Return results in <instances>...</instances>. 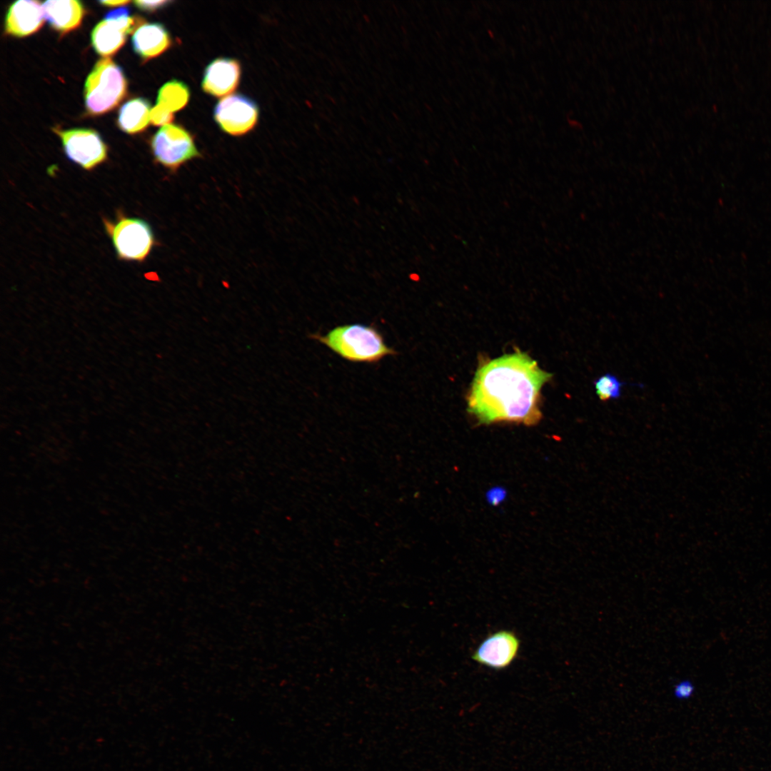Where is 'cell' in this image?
<instances>
[{
  "instance_id": "5b68a950",
  "label": "cell",
  "mask_w": 771,
  "mask_h": 771,
  "mask_svg": "<svg viewBox=\"0 0 771 771\" xmlns=\"http://www.w3.org/2000/svg\"><path fill=\"white\" fill-rule=\"evenodd\" d=\"M151 147L156 161L171 173L187 161L201 157L192 135L178 125L161 128L153 136Z\"/></svg>"
},
{
  "instance_id": "2e32d148",
  "label": "cell",
  "mask_w": 771,
  "mask_h": 771,
  "mask_svg": "<svg viewBox=\"0 0 771 771\" xmlns=\"http://www.w3.org/2000/svg\"><path fill=\"white\" fill-rule=\"evenodd\" d=\"M593 384L599 399L601 401H608L620 397L625 383L613 374L605 373L596 379Z\"/></svg>"
},
{
  "instance_id": "ac0fdd59",
  "label": "cell",
  "mask_w": 771,
  "mask_h": 771,
  "mask_svg": "<svg viewBox=\"0 0 771 771\" xmlns=\"http://www.w3.org/2000/svg\"><path fill=\"white\" fill-rule=\"evenodd\" d=\"M695 690V685L692 681L683 680L675 685L673 695L680 700H687L693 695Z\"/></svg>"
},
{
  "instance_id": "8992f818",
  "label": "cell",
  "mask_w": 771,
  "mask_h": 771,
  "mask_svg": "<svg viewBox=\"0 0 771 771\" xmlns=\"http://www.w3.org/2000/svg\"><path fill=\"white\" fill-rule=\"evenodd\" d=\"M138 17L129 16L127 7L119 8L107 14L91 33V43L96 51L104 56L116 53L125 43L126 34L143 24Z\"/></svg>"
},
{
  "instance_id": "3957f363",
  "label": "cell",
  "mask_w": 771,
  "mask_h": 771,
  "mask_svg": "<svg viewBox=\"0 0 771 771\" xmlns=\"http://www.w3.org/2000/svg\"><path fill=\"white\" fill-rule=\"evenodd\" d=\"M126 93V81L120 66L108 57L99 60L85 84L87 111L94 115L104 114L116 106Z\"/></svg>"
},
{
  "instance_id": "ba28073f",
  "label": "cell",
  "mask_w": 771,
  "mask_h": 771,
  "mask_svg": "<svg viewBox=\"0 0 771 771\" xmlns=\"http://www.w3.org/2000/svg\"><path fill=\"white\" fill-rule=\"evenodd\" d=\"M214 119L219 127L233 136L243 135L251 130L258 117V108L251 99L242 94H232L216 104Z\"/></svg>"
},
{
  "instance_id": "30bf717a",
  "label": "cell",
  "mask_w": 771,
  "mask_h": 771,
  "mask_svg": "<svg viewBox=\"0 0 771 771\" xmlns=\"http://www.w3.org/2000/svg\"><path fill=\"white\" fill-rule=\"evenodd\" d=\"M240 77L241 66L236 59L218 58L206 67L201 87L211 96H224L236 89Z\"/></svg>"
},
{
  "instance_id": "d6986e66",
  "label": "cell",
  "mask_w": 771,
  "mask_h": 771,
  "mask_svg": "<svg viewBox=\"0 0 771 771\" xmlns=\"http://www.w3.org/2000/svg\"><path fill=\"white\" fill-rule=\"evenodd\" d=\"M168 1H136L135 5L144 11H155L169 3Z\"/></svg>"
},
{
  "instance_id": "52a82bcc",
  "label": "cell",
  "mask_w": 771,
  "mask_h": 771,
  "mask_svg": "<svg viewBox=\"0 0 771 771\" xmlns=\"http://www.w3.org/2000/svg\"><path fill=\"white\" fill-rule=\"evenodd\" d=\"M54 131L61 139L68 158L84 169L91 171L106 159L107 147L96 131L86 128Z\"/></svg>"
},
{
  "instance_id": "6da1fadb",
  "label": "cell",
  "mask_w": 771,
  "mask_h": 771,
  "mask_svg": "<svg viewBox=\"0 0 771 771\" xmlns=\"http://www.w3.org/2000/svg\"><path fill=\"white\" fill-rule=\"evenodd\" d=\"M552 375L521 351L485 361L475 374L468 411L480 423L539 421L540 391Z\"/></svg>"
},
{
  "instance_id": "e0dca14e",
  "label": "cell",
  "mask_w": 771,
  "mask_h": 771,
  "mask_svg": "<svg viewBox=\"0 0 771 771\" xmlns=\"http://www.w3.org/2000/svg\"><path fill=\"white\" fill-rule=\"evenodd\" d=\"M151 122L155 126H166L173 119V113L156 104L151 110Z\"/></svg>"
},
{
  "instance_id": "277c9868",
  "label": "cell",
  "mask_w": 771,
  "mask_h": 771,
  "mask_svg": "<svg viewBox=\"0 0 771 771\" xmlns=\"http://www.w3.org/2000/svg\"><path fill=\"white\" fill-rule=\"evenodd\" d=\"M103 222L121 260L142 262L155 245L152 229L144 220L126 217L119 212L115 222L104 218Z\"/></svg>"
},
{
  "instance_id": "7a4b0ae2",
  "label": "cell",
  "mask_w": 771,
  "mask_h": 771,
  "mask_svg": "<svg viewBox=\"0 0 771 771\" xmlns=\"http://www.w3.org/2000/svg\"><path fill=\"white\" fill-rule=\"evenodd\" d=\"M311 338L325 345L342 358L353 363H374L397 353L386 344L381 333L371 325L338 326L325 335L314 333Z\"/></svg>"
},
{
  "instance_id": "4fadbf2b",
  "label": "cell",
  "mask_w": 771,
  "mask_h": 771,
  "mask_svg": "<svg viewBox=\"0 0 771 771\" xmlns=\"http://www.w3.org/2000/svg\"><path fill=\"white\" fill-rule=\"evenodd\" d=\"M42 7L45 19L61 33L78 27L84 14L81 3L75 0H49L42 4Z\"/></svg>"
},
{
  "instance_id": "5bb4252c",
  "label": "cell",
  "mask_w": 771,
  "mask_h": 771,
  "mask_svg": "<svg viewBox=\"0 0 771 771\" xmlns=\"http://www.w3.org/2000/svg\"><path fill=\"white\" fill-rule=\"evenodd\" d=\"M150 114V104L146 99H131L124 104L119 110V126L122 131L128 133L140 132L151 121Z\"/></svg>"
},
{
  "instance_id": "8fae6325",
  "label": "cell",
  "mask_w": 771,
  "mask_h": 771,
  "mask_svg": "<svg viewBox=\"0 0 771 771\" xmlns=\"http://www.w3.org/2000/svg\"><path fill=\"white\" fill-rule=\"evenodd\" d=\"M44 14L42 4L37 1L20 0L9 8L6 16V34L22 37L30 35L43 25Z\"/></svg>"
},
{
  "instance_id": "7c38bea8",
  "label": "cell",
  "mask_w": 771,
  "mask_h": 771,
  "mask_svg": "<svg viewBox=\"0 0 771 771\" xmlns=\"http://www.w3.org/2000/svg\"><path fill=\"white\" fill-rule=\"evenodd\" d=\"M171 43L168 31L159 23L143 24L134 31L132 36L135 52L146 59L159 56L170 47Z\"/></svg>"
},
{
  "instance_id": "44dd1931",
  "label": "cell",
  "mask_w": 771,
  "mask_h": 771,
  "mask_svg": "<svg viewBox=\"0 0 771 771\" xmlns=\"http://www.w3.org/2000/svg\"><path fill=\"white\" fill-rule=\"evenodd\" d=\"M104 6H124L128 3L129 1H99Z\"/></svg>"
},
{
  "instance_id": "ffe728a7",
  "label": "cell",
  "mask_w": 771,
  "mask_h": 771,
  "mask_svg": "<svg viewBox=\"0 0 771 771\" xmlns=\"http://www.w3.org/2000/svg\"><path fill=\"white\" fill-rule=\"evenodd\" d=\"M504 497V492L502 489L495 488L490 492L488 498L491 503H498L502 500Z\"/></svg>"
},
{
  "instance_id": "9a60e30c",
  "label": "cell",
  "mask_w": 771,
  "mask_h": 771,
  "mask_svg": "<svg viewBox=\"0 0 771 771\" xmlns=\"http://www.w3.org/2000/svg\"><path fill=\"white\" fill-rule=\"evenodd\" d=\"M189 96V89L186 84L172 80L160 89L157 104L173 113L183 109L187 104Z\"/></svg>"
},
{
  "instance_id": "9c48e42d",
  "label": "cell",
  "mask_w": 771,
  "mask_h": 771,
  "mask_svg": "<svg viewBox=\"0 0 771 771\" xmlns=\"http://www.w3.org/2000/svg\"><path fill=\"white\" fill-rule=\"evenodd\" d=\"M520 645V639L513 631L500 630L487 636L473 652L471 658L487 667L503 670L515 660Z\"/></svg>"
}]
</instances>
